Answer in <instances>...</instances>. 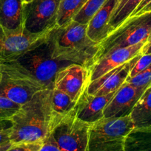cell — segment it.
Masks as SVG:
<instances>
[{"label":"cell","mask_w":151,"mask_h":151,"mask_svg":"<svg viewBox=\"0 0 151 151\" xmlns=\"http://www.w3.org/2000/svg\"><path fill=\"white\" fill-rule=\"evenodd\" d=\"M126 82L140 88H147L151 86V65L145 70L133 77H127Z\"/></svg>","instance_id":"cell-24"},{"label":"cell","mask_w":151,"mask_h":151,"mask_svg":"<svg viewBox=\"0 0 151 151\" xmlns=\"http://www.w3.org/2000/svg\"><path fill=\"white\" fill-rule=\"evenodd\" d=\"M150 35L151 12L130 16L101 43L93 63L108 52L146 41Z\"/></svg>","instance_id":"cell-5"},{"label":"cell","mask_w":151,"mask_h":151,"mask_svg":"<svg viewBox=\"0 0 151 151\" xmlns=\"http://www.w3.org/2000/svg\"><path fill=\"white\" fill-rule=\"evenodd\" d=\"M142 0H119L111 16L110 24L113 30L130 17Z\"/></svg>","instance_id":"cell-21"},{"label":"cell","mask_w":151,"mask_h":151,"mask_svg":"<svg viewBox=\"0 0 151 151\" xmlns=\"http://www.w3.org/2000/svg\"><path fill=\"white\" fill-rule=\"evenodd\" d=\"M118 1L106 0L103 6L95 13L87 24V35L95 42L101 44L113 31L110 24V21Z\"/></svg>","instance_id":"cell-15"},{"label":"cell","mask_w":151,"mask_h":151,"mask_svg":"<svg viewBox=\"0 0 151 151\" xmlns=\"http://www.w3.org/2000/svg\"><path fill=\"white\" fill-rule=\"evenodd\" d=\"M44 141L12 144L6 151H38Z\"/></svg>","instance_id":"cell-26"},{"label":"cell","mask_w":151,"mask_h":151,"mask_svg":"<svg viewBox=\"0 0 151 151\" xmlns=\"http://www.w3.org/2000/svg\"><path fill=\"white\" fill-rule=\"evenodd\" d=\"M145 42L146 41H143L130 47L115 49L108 52L105 55L96 60L89 68L90 82L142 54L141 50Z\"/></svg>","instance_id":"cell-12"},{"label":"cell","mask_w":151,"mask_h":151,"mask_svg":"<svg viewBox=\"0 0 151 151\" xmlns=\"http://www.w3.org/2000/svg\"><path fill=\"white\" fill-rule=\"evenodd\" d=\"M124 151H151V128H133L126 137Z\"/></svg>","instance_id":"cell-18"},{"label":"cell","mask_w":151,"mask_h":151,"mask_svg":"<svg viewBox=\"0 0 151 151\" xmlns=\"http://www.w3.org/2000/svg\"><path fill=\"white\" fill-rule=\"evenodd\" d=\"M90 83L89 68L78 63H72L62 68L56 75L53 88L66 93L77 102L87 89Z\"/></svg>","instance_id":"cell-9"},{"label":"cell","mask_w":151,"mask_h":151,"mask_svg":"<svg viewBox=\"0 0 151 151\" xmlns=\"http://www.w3.org/2000/svg\"><path fill=\"white\" fill-rule=\"evenodd\" d=\"M151 65V54L141 55L131 69L128 77H133L137 74L143 72Z\"/></svg>","instance_id":"cell-25"},{"label":"cell","mask_w":151,"mask_h":151,"mask_svg":"<svg viewBox=\"0 0 151 151\" xmlns=\"http://www.w3.org/2000/svg\"><path fill=\"white\" fill-rule=\"evenodd\" d=\"M61 0H32L25 3L24 27L34 34L48 32L57 26Z\"/></svg>","instance_id":"cell-8"},{"label":"cell","mask_w":151,"mask_h":151,"mask_svg":"<svg viewBox=\"0 0 151 151\" xmlns=\"http://www.w3.org/2000/svg\"><path fill=\"white\" fill-rule=\"evenodd\" d=\"M87 27L72 20L64 26L53 28V35L56 55L71 63L90 68L100 44L89 38Z\"/></svg>","instance_id":"cell-3"},{"label":"cell","mask_w":151,"mask_h":151,"mask_svg":"<svg viewBox=\"0 0 151 151\" xmlns=\"http://www.w3.org/2000/svg\"><path fill=\"white\" fill-rule=\"evenodd\" d=\"M106 0H87L81 10L73 19V21L83 24H87L95 13L103 6Z\"/></svg>","instance_id":"cell-22"},{"label":"cell","mask_w":151,"mask_h":151,"mask_svg":"<svg viewBox=\"0 0 151 151\" xmlns=\"http://www.w3.org/2000/svg\"><path fill=\"white\" fill-rule=\"evenodd\" d=\"M12 126V122L10 120L0 121V128H10Z\"/></svg>","instance_id":"cell-31"},{"label":"cell","mask_w":151,"mask_h":151,"mask_svg":"<svg viewBox=\"0 0 151 151\" xmlns=\"http://www.w3.org/2000/svg\"><path fill=\"white\" fill-rule=\"evenodd\" d=\"M0 96L6 97L19 105H24L29 101L40 90L39 86L26 81L10 72L0 69Z\"/></svg>","instance_id":"cell-11"},{"label":"cell","mask_w":151,"mask_h":151,"mask_svg":"<svg viewBox=\"0 0 151 151\" xmlns=\"http://www.w3.org/2000/svg\"><path fill=\"white\" fill-rule=\"evenodd\" d=\"M116 91L105 95H91L84 91L74 109L75 114L81 120L91 124L104 118V111Z\"/></svg>","instance_id":"cell-14"},{"label":"cell","mask_w":151,"mask_h":151,"mask_svg":"<svg viewBox=\"0 0 151 151\" xmlns=\"http://www.w3.org/2000/svg\"><path fill=\"white\" fill-rule=\"evenodd\" d=\"M10 131H11V127L0 128V145L10 142Z\"/></svg>","instance_id":"cell-29"},{"label":"cell","mask_w":151,"mask_h":151,"mask_svg":"<svg viewBox=\"0 0 151 151\" xmlns=\"http://www.w3.org/2000/svg\"><path fill=\"white\" fill-rule=\"evenodd\" d=\"M12 143L10 142H7V143H4V144L2 145H0V151H6L9 147L11 146Z\"/></svg>","instance_id":"cell-32"},{"label":"cell","mask_w":151,"mask_h":151,"mask_svg":"<svg viewBox=\"0 0 151 151\" xmlns=\"http://www.w3.org/2000/svg\"><path fill=\"white\" fill-rule=\"evenodd\" d=\"M76 103L66 93L56 88H52L51 105L56 123L74 110Z\"/></svg>","instance_id":"cell-19"},{"label":"cell","mask_w":151,"mask_h":151,"mask_svg":"<svg viewBox=\"0 0 151 151\" xmlns=\"http://www.w3.org/2000/svg\"><path fill=\"white\" fill-rule=\"evenodd\" d=\"M53 29L38 45L17 60L0 64V69L44 89H52L57 72L73 63L56 55Z\"/></svg>","instance_id":"cell-1"},{"label":"cell","mask_w":151,"mask_h":151,"mask_svg":"<svg viewBox=\"0 0 151 151\" xmlns=\"http://www.w3.org/2000/svg\"><path fill=\"white\" fill-rule=\"evenodd\" d=\"M146 89L134 86L125 81L105 109L104 116L109 118L129 116Z\"/></svg>","instance_id":"cell-13"},{"label":"cell","mask_w":151,"mask_h":151,"mask_svg":"<svg viewBox=\"0 0 151 151\" xmlns=\"http://www.w3.org/2000/svg\"><path fill=\"white\" fill-rule=\"evenodd\" d=\"M147 12H151V0H142L130 16H139Z\"/></svg>","instance_id":"cell-28"},{"label":"cell","mask_w":151,"mask_h":151,"mask_svg":"<svg viewBox=\"0 0 151 151\" xmlns=\"http://www.w3.org/2000/svg\"><path fill=\"white\" fill-rule=\"evenodd\" d=\"M142 54L136 56L109 72H106L97 79L89 83L87 92L91 95H105L117 91L127 80L133 66Z\"/></svg>","instance_id":"cell-10"},{"label":"cell","mask_w":151,"mask_h":151,"mask_svg":"<svg viewBox=\"0 0 151 151\" xmlns=\"http://www.w3.org/2000/svg\"><path fill=\"white\" fill-rule=\"evenodd\" d=\"M134 128L129 116L104 117L89 128L88 151H124V142Z\"/></svg>","instance_id":"cell-4"},{"label":"cell","mask_w":151,"mask_h":151,"mask_svg":"<svg viewBox=\"0 0 151 151\" xmlns=\"http://www.w3.org/2000/svg\"><path fill=\"white\" fill-rule=\"evenodd\" d=\"M87 0H61L57 13L56 24L62 27L73 20Z\"/></svg>","instance_id":"cell-20"},{"label":"cell","mask_w":151,"mask_h":151,"mask_svg":"<svg viewBox=\"0 0 151 151\" xmlns=\"http://www.w3.org/2000/svg\"><path fill=\"white\" fill-rule=\"evenodd\" d=\"M50 31L34 34L26 30L24 26L9 29L0 25V64L17 60L44 41Z\"/></svg>","instance_id":"cell-7"},{"label":"cell","mask_w":151,"mask_h":151,"mask_svg":"<svg viewBox=\"0 0 151 151\" xmlns=\"http://www.w3.org/2000/svg\"><path fill=\"white\" fill-rule=\"evenodd\" d=\"M141 53H142V55L151 54V35L148 38V39L147 40L146 42L142 47Z\"/></svg>","instance_id":"cell-30"},{"label":"cell","mask_w":151,"mask_h":151,"mask_svg":"<svg viewBox=\"0 0 151 151\" xmlns=\"http://www.w3.org/2000/svg\"><path fill=\"white\" fill-rule=\"evenodd\" d=\"M51 90L38 91L10 119L12 144L44 141L50 136L56 123L51 105Z\"/></svg>","instance_id":"cell-2"},{"label":"cell","mask_w":151,"mask_h":151,"mask_svg":"<svg viewBox=\"0 0 151 151\" xmlns=\"http://www.w3.org/2000/svg\"><path fill=\"white\" fill-rule=\"evenodd\" d=\"M24 0H0V25L9 29L24 26Z\"/></svg>","instance_id":"cell-16"},{"label":"cell","mask_w":151,"mask_h":151,"mask_svg":"<svg viewBox=\"0 0 151 151\" xmlns=\"http://www.w3.org/2000/svg\"><path fill=\"white\" fill-rule=\"evenodd\" d=\"M134 128H151V86L148 87L130 114Z\"/></svg>","instance_id":"cell-17"},{"label":"cell","mask_w":151,"mask_h":151,"mask_svg":"<svg viewBox=\"0 0 151 151\" xmlns=\"http://www.w3.org/2000/svg\"><path fill=\"white\" fill-rule=\"evenodd\" d=\"M25 1V3H28V2H30V1H31L32 0H24Z\"/></svg>","instance_id":"cell-33"},{"label":"cell","mask_w":151,"mask_h":151,"mask_svg":"<svg viewBox=\"0 0 151 151\" xmlns=\"http://www.w3.org/2000/svg\"><path fill=\"white\" fill-rule=\"evenodd\" d=\"M1 79V70H0V81Z\"/></svg>","instance_id":"cell-34"},{"label":"cell","mask_w":151,"mask_h":151,"mask_svg":"<svg viewBox=\"0 0 151 151\" xmlns=\"http://www.w3.org/2000/svg\"><path fill=\"white\" fill-rule=\"evenodd\" d=\"M38 151H61L60 149L57 146V145L55 142L54 139H53L52 136H49L43 142V144L41 145V148Z\"/></svg>","instance_id":"cell-27"},{"label":"cell","mask_w":151,"mask_h":151,"mask_svg":"<svg viewBox=\"0 0 151 151\" xmlns=\"http://www.w3.org/2000/svg\"><path fill=\"white\" fill-rule=\"evenodd\" d=\"M20 107L21 105L0 96V121L10 120Z\"/></svg>","instance_id":"cell-23"},{"label":"cell","mask_w":151,"mask_h":151,"mask_svg":"<svg viewBox=\"0 0 151 151\" xmlns=\"http://www.w3.org/2000/svg\"><path fill=\"white\" fill-rule=\"evenodd\" d=\"M90 125L77 118L73 110L54 125L50 135L61 151H88Z\"/></svg>","instance_id":"cell-6"}]
</instances>
